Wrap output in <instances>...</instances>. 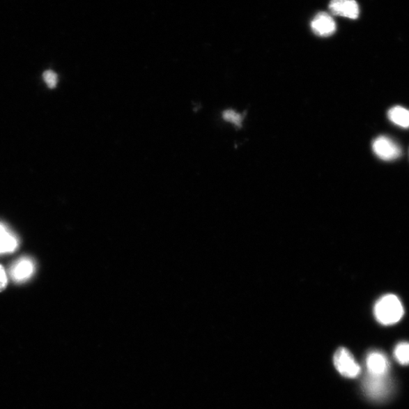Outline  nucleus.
Wrapping results in <instances>:
<instances>
[{"mask_svg":"<svg viewBox=\"0 0 409 409\" xmlns=\"http://www.w3.org/2000/svg\"><path fill=\"white\" fill-rule=\"evenodd\" d=\"M404 307L401 300L394 294L383 295L373 307V315L380 325H393L404 316Z\"/></svg>","mask_w":409,"mask_h":409,"instance_id":"obj_1","label":"nucleus"},{"mask_svg":"<svg viewBox=\"0 0 409 409\" xmlns=\"http://www.w3.org/2000/svg\"><path fill=\"white\" fill-rule=\"evenodd\" d=\"M364 391L368 396L374 400L387 398L392 391V383L386 376H373L368 374L364 383Z\"/></svg>","mask_w":409,"mask_h":409,"instance_id":"obj_2","label":"nucleus"},{"mask_svg":"<svg viewBox=\"0 0 409 409\" xmlns=\"http://www.w3.org/2000/svg\"><path fill=\"white\" fill-rule=\"evenodd\" d=\"M334 362L337 371L346 378H355L361 373L360 364L355 362L350 352L345 348H339L335 353Z\"/></svg>","mask_w":409,"mask_h":409,"instance_id":"obj_3","label":"nucleus"},{"mask_svg":"<svg viewBox=\"0 0 409 409\" xmlns=\"http://www.w3.org/2000/svg\"><path fill=\"white\" fill-rule=\"evenodd\" d=\"M372 149L378 157L384 161L397 160L402 155L401 147L389 137L380 136L372 144Z\"/></svg>","mask_w":409,"mask_h":409,"instance_id":"obj_4","label":"nucleus"},{"mask_svg":"<svg viewBox=\"0 0 409 409\" xmlns=\"http://www.w3.org/2000/svg\"><path fill=\"white\" fill-rule=\"evenodd\" d=\"M311 27L316 36L327 38L333 36L337 24L332 15L326 13L317 14L311 21Z\"/></svg>","mask_w":409,"mask_h":409,"instance_id":"obj_5","label":"nucleus"},{"mask_svg":"<svg viewBox=\"0 0 409 409\" xmlns=\"http://www.w3.org/2000/svg\"><path fill=\"white\" fill-rule=\"evenodd\" d=\"M329 8L336 15L350 20L359 18L360 6L355 0H332Z\"/></svg>","mask_w":409,"mask_h":409,"instance_id":"obj_6","label":"nucleus"},{"mask_svg":"<svg viewBox=\"0 0 409 409\" xmlns=\"http://www.w3.org/2000/svg\"><path fill=\"white\" fill-rule=\"evenodd\" d=\"M366 365L369 374H371V376H388L389 363L387 356L381 352H371L367 356Z\"/></svg>","mask_w":409,"mask_h":409,"instance_id":"obj_7","label":"nucleus"},{"mask_svg":"<svg viewBox=\"0 0 409 409\" xmlns=\"http://www.w3.org/2000/svg\"><path fill=\"white\" fill-rule=\"evenodd\" d=\"M36 265L32 259L27 257L17 260L10 269V275L13 280L17 283L28 281L33 275Z\"/></svg>","mask_w":409,"mask_h":409,"instance_id":"obj_8","label":"nucleus"},{"mask_svg":"<svg viewBox=\"0 0 409 409\" xmlns=\"http://www.w3.org/2000/svg\"><path fill=\"white\" fill-rule=\"evenodd\" d=\"M18 247V240L0 224V255L13 252Z\"/></svg>","mask_w":409,"mask_h":409,"instance_id":"obj_9","label":"nucleus"},{"mask_svg":"<svg viewBox=\"0 0 409 409\" xmlns=\"http://www.w3.org/2000/svg\"><path fill=\"white\" fill-rule=\"evenodd\" d=\"M388 118L394 124L403 128H409V110L403 107H392L387 113Z\"/></svg>","mask_w":409,"mask_h":409,"instance_id":"obj_10","label":"nucleus"},{"mask_svg":"<svg viewBox=\"0 0 409 409\" xmlns=\"http://www.w3.org/2000/svg\"><path fill=\"white\" fill-rule=\"evenodd\" d=\"M395 358L399 364H409V343L399 344L394 350Z\"/></svg>","mask_w":409,"mask_h":409,"instance_id":"obj_11","label":"nucleus"},{"mask_svg":"<svg viewBox=\"0 0 409 409\" xmlns=\"http://www.w3.org/2000/svg\"><path fill=\"white\" fill-rule=\"evenodd\" d=\"M223 118L237 127H241L242 125V116L239 113L233 110L224 111L223 113Z\"/></svg>","mask_w":409,"mask_h":409,"instance_id":"obj_12","label":"nucleus"},{"mask_svg":"<svg viewBox=\"0 0 409 409\" xmlns=\"http://www.w3.org/2000/svg\"><path fill=\"white\" fill-rule=\"evenodd\" d=\"M43 80L46 82L49 88H56L58 83V76L54 71L48 70L43 73Z\"/></svg>","mask_w":409,"mask_h":409,"instance_id":"obj_13","label":"nucleus"},{"mask_svg":"<svg viewBox=\"0 0 409 409\" xmlns=\"http://www.w3.org/2000/svg\"><path fill=\"white\" fill-rule=\"evenodd\" d=\"M8 283L7 275L4 268L0 265V292L5 290Z\"/></svg>","mask_w":409,"mask_h":409,"instance_id":"obj_14","label":"nucleus"}]
</instances>
